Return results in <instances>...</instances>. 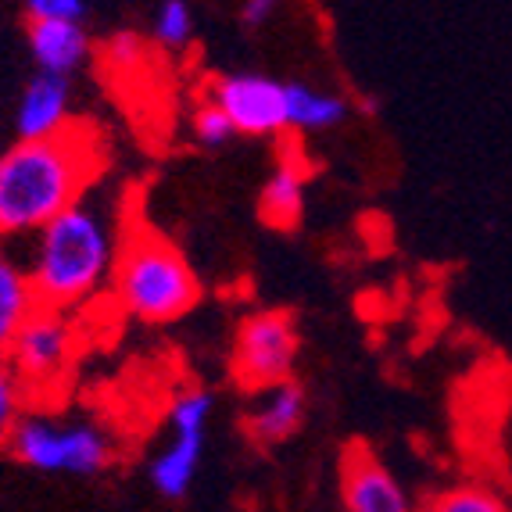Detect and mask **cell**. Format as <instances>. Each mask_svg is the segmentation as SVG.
<instances>
[{"instance_id":"1","label":"cell","mask_w":512,"mask_h":512,"mask_svg":"<svg viewBox=\"0 0 512 512\" xmlns=\"http://www.w3.org/2000/svg\"><path fill=\"white\" fill-rule=\"evenodd\" d=\"M108 140L72 122L54 140H18L0 154V240L40 233L108 172Z\"/></svg>"},{"instance_id":"2","label":"cell","mask_w":512,"mask_h":512,"mask_svg":"<svg viewBox=\"0 0 512 512\" xmlns=\"http://www.w3.org/2000/svg\"><path fill=\"white\" fill-rule=\"evenodd\" d=\"M119 248L122 226L115 212H108L94 194H86L33 237L26 273L33 280L36 301L58 312L94 301L104 287H111Z\"/></svg>"},{"instance_id":"3","label":"cell","mask_w":512,"mask_h":512,"mask_svg":"<svg viewBox=\"0 0 512 512\" xmlns=\"http://www.w3.org/2000/svg\"><path fill=\"white\" fill-rule=\"evenodd\" d=\"M111 291L126 316L151 326L180 323L205 298V287L187 255L147 226H129L122 233Z\"/></svg>"},{"instance_id":"4","label":"cell","mask_w":512,"mask_h":512,"mask_svg":"<svg viewBox=\"0 0 512 512\" xmlns=\"http://www.w3.org/2000/svg\"><path fill=\"white\" fill-rule=\"evenodd\" d=\"M8 452L36 473L101 477L119 459V441L101 419L26 412L11 434Z\"/></svg>"},{"instance_id":"5","label":"cell","mask_w":512,"mask_h":512,"mask_svg":"<svg viewBox=\"0 0 512 512\" xmlns=\"http://www.w3.org/2000/svg\"><path fill=\"white\" fill-rule=\"evenodd\" d=\"M215 416V394L205 387H187L172 398L169 405V437L147 462V477L151 487L169 502H180L190 495V487L197 480V470L205 462L208 448V427Z\"/></svg>"},{"instance_id":"6","label":"cell","mask_w":512,"mask_h":512,"mask_svg":"<svg viewBox=\"0 0 512 512\" xmlns=\"http://www.w3.org/2000/svg\"><path fill=\"white\" fill-rule=\"evenodd\" d=\"M301 355V330L287 308H258L240 319L233 333L230 369L233 380L248 394L294 380Z\"/></svg>"},{"instance_id":"7","label":"cell","mask_w":512,"mask_h":512,"mask_svg":"<svg viewBox=\"0 0 512 512\" xmlns=\"http://www.w3.org/2000/svg\"><path fill=\"white\" fill-rule=\"evenodd\" d=\"M76 348L79 333L69 312L40 305L29 316V323L18 330L4 359L33 398V394H51L65 384V376L72 373V362H76Z\"/></svg>"},{"instance_id":"8","label":"cell","mask_w":512,"mask_h":512,"mask_svg":"<svg viewBox=\"0 0 512 512\" xmlns=\"http://www.w3.org/2000/svg\"><path fill=\"white\" fill-rule=\"evenodd\" d=\"M205 101L233 122L237 137L287 133V79L269 72H222L205 86Z\"/></svg>"},{"instance_id":"9","label":"cell","mask_w":512,"mask_h":512,"mask_svg":"<svg viewBox=\"0 0 512 512\" xmlns=\"http://www.w3.org/2000/svg\"><path fill=\"white\" fill-rule=\"evenodd\" d=\"M341 502L344 512H419L402 477L366 444L341 452Z\"/></svg>"},{"instance_id":"10","label":"cell","mask_w":512,"mask_h":512,"mask_svg":"<svg viewBox=\"0 0 512 512\" xmlns=\"http://www.w3.org/2000/svg\"><path fill=\"white\" fill-rule=\"evenodd\" d=\"M308 419V394L298 380L287 384L265 387V391L251 394V405L244 412V430L255 444L262 448H276L287 444Z\"/></svg>"},{"instance_id":"11","label":"cell","mask_w":512,"mask_h":512,"mask_svg":"<svg viewBox=\"0 0 512 512\" xmlns=\"http://www.w3.org/2000/svg\"><path fill=\"white\" fill-rule=\"evenodd\" d=\"M18 140H54L72 129V83L61 76L36 72L18 97L15 108Z\"/></svg>"},{"instance_id":"12","label":"cell","mask_w":512,"mask_h":512,"mask_svg":"<svg viewBox=\"0 0 512 512\" xmlns=\"http://www.w3.org/2000/svg\"><path fill=\"white\" fill-rule=\"evenodd\" d=\"M26 43L36 72L61 79H69L72 72L83 69L90 51H94L90 29L76 26V22H29Z\"/></svg>"},{"instance_id":"13","label":"cell","mask_w":512,"mask_h":512,"mask_svg":"<svg viewBox=\"0 0 512 512\" xmlns=\"http://www.w3.org/2000/svg\"><path fill=\"white\" fill-rule=\"evenodd\" d=\"M305 190H308V172L301 169V162L283 158L269 172V180L262 183V190H258V205H255L258 222L276 233L298 230L301 219H305Z\"/></svg>"},{"instance_id":"14","label":"cell","mask_w":512,"mask_h":512,"mask_svg":"<svg viewBox=\"0 0 512 512\" xmlns=\"http://www.w3.org/2000/svg\"><path fill=\"white\" fill-rule=\"evenodd\" d=\"M348 115V97L305 79H287V133H326L348 122Z\"/></svg>"},{"instance_id":"15","label":"cell","mask_w":512,"mask_h":512,"mask_svg":"<svg viewBox=\"0 0 512 512\" xmlns=\"http://www.w3.org/2000/svg\"><path fill=\"white\" fill-rule=\"evenodd\" d=\"M36 308H40V301H36L26 265L11 258L8 251H0V359L8 355L11 341L29 323Z\"/></svg>"},{"instance_id":"16","label":"cell","mask_w":512,"mask_h":512,"mask_svg":"<svg viewBox=\"0 0 512 512\" xmlns=\"http://www.w3.org/2000/svg\"><path fill=\"white\" fill-rule=\"evenodd\" d=\"M419 512H512V505L487 484H452L437 491Z\"/></svg>"},{"instance_id":"17","label":"cell","mask_w":512,"mask_h":512,"mask_svg":"<svg viewBox=\"0 0 512 512\" xmlns=\"http://www.w3.org/2000/svg\"><path fill=\"white\" fill-rule=\"evenodd\" d=\"M194 8L187 0H162L151 15V36L165 51H183L194 40Z\"/></svg>"},{"instance_id":"18","label":"cell","mask_w":512,"mask_h":512,"mask_svg":"<svg viewBox=\"0 0 512 512\" xmlns=\"http://www.w3.org/2000/svg\"><path fill=\"white\" fill-rule=\"evenodd\" d=\"M190 140L197 147H205V151H222V147H230L237 140V129H233V122L212 101L201 97L190 108Z\"/></svg>"},{"instance_id":"19","label":"cell","mask_w":512,"mask_h":512,"mask_svg":"<svg viewBox=\"0 0 512 512\" xmlns=\"http://www.w3.org/2000/svg\"><path fill=\"white\" fill-rule=\"evenodd\" d=\"M29 412V391L8 366V359H0V448H8L11 434H15L18 419Z\"/></svg>"},{"instance_id":"20","label":"cell","mask_w":512,"mask_h":512,"mask_svg":"<svg viewBox=\"0 0 512 512\" xmlns=\"http://www.w3.org/2000/svg\"><path fill=\"white\" fill-rule=\"evenodd\" d=\"M90 11L94 8L86 0H29L26 4L29 22H76V26H86Z\"/></svg>"},{"instance_id":"21","label":"cell","mask_w":512,"mask_h":512,"mask_svg":"<svg viewBox=\"0 0 512 512\" xmlns=\"http://www.w3.org/2000/svg\"><path fill=\"white\" fill-rule=\"evenodd\" d=\"M273 15H276L273 0H244V4L237 8V22L248 29V33H255V29H265Z\"/></svg>"}]
</instances>
